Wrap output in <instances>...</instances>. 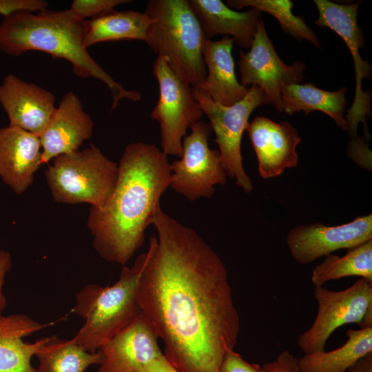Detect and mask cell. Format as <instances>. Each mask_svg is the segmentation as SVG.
<instances>
[{
	"label": "cell",
	"mask_w": 372,
	"mask_h": 372,
	"mask_svg": "<svg viewBox=\"0 0 372 372\" xmlns=\"http://www.w3.org/2000/svg\"><path fill=\"white\" fill-rule=\"evenodd\" d=\"M314 3L318 10V18L315 24L329 28L338 34L352 55L355 72V92L346 118L351 141L360 138L357 134V127L360 122L364 125V138L369 140L366 118L371 114V96L370 91L362 90V81L370 78L371 66L362 59L359 53V49L364 45L362 32L357 22L360 1L344 5L327 0H315Z\"/></svg>",
	"instance_id": "cell-11"
},
{
	"label": "cell",
	"mask_w": 372,
	"mask_h": 372,
	"mask_svg": "<svg viewBox=\"0 0 372 372\" xmlns=\"http://www.w3.org/2000/svg\"><path fill=\"white\" fill-rule=\"evenodd\" d=\"M191 132L182 142L179 160L170 163L169 187L193 202L211 198L216 185H224L227 174L218 149L209 147L210 125L200 120L191 125Z\"/></svg>",
	"instance_id": "cell-10"
},
{
	"label": "cell",
	"mask_w": 372,
	"mask_h": 372,
	"mask_svg": "<svg viewBox=\"0 0 372 372\" xmlns=\"http://www.w3.org/2000/svg\"><path fill=\"white\" fill-rule=\"evenodd\" d=\"M147 372H177L166 360L164 355L154 360L148 366Z\"/></svg>",
	"instance_id": "cell-33"
},
{
	"label": "cell",
	"mask_w": 372,
	"mask_h": 372,
	"mask_svg": "<svg viewBox=\"0 0 372 372\" xmlns=\"http://www.w3.org/2000/svg\"><path fill=\"white\" fill-rule=\"evenodd\" d=\"M12 265L11 256L9 252L0 251V316H2L6 307V299L3 293V285L6 273Z\"/></svg>",
	"instance_id": "cell-32"
},
{
	"label": "cell",
	"mask_w": 372,
	"mask_h": 372,
	"mask_svg": "<svg viewBox=\"0 0 372 372\" xmlns=\"http://www.w3.org/2000/svg\"><path fill=\"white\" fill-rule=\"evenodd\" d=\"M219 372H265L258 364H251L234 350L225 355Z\"/></svg>",
	"instance_id": "cell-30"
},
{
	"label": "cell",
	"mask_w": 372,
	"mask_h": 372,
	"mask_svg": "<svg viewBox=\"0 0 372 372\" xmlns=\"http://www.w3.org/2000/svg\"><path fill=\"white\" fill-rule=\"evenodd\" d=\"M54 200L60 203H89L101 207L110 197L118 176V165L94 144L62 154L44 172Z\"/></svg>",
	"instance_id": "cell-6"
},
{
	"label": "cell",
	"mask_w": 372,
	"mask_h": 372,
	"mask_svg": "<svg viewBox=\"0 0 372 372\" xmlns=\"http://www.w3.org/2000/svg\"><path fill=\"white\" fill-rule=\"evenodd\" d=\"M346 372H372V352L358 360Z\"/></svg>",
	"instance_id": "cell-34"
},
{
	"label": "cell",
	"mask_w": 372,
	"mask_h": 372,
	"mask_svg": "<svg viewBox=\"0 0 372 372\" xmlns=\"http://www.w3.org/2000/svg\"><path fill=\"white\" fill-rule=\"evenodd\" d=\"M17 11L3 17L0 23V50L10 56L28 51L48 53L65 59L74 74L81 78L93 77L109 88L114 110L122 99L139 101L141 94L130 90L116 81L90 55L83 45L84 21L69 9L63 11Z\"/></svg>",
	"instance_id": "cell-3"
},
{
	"label": "cell",
	"mask_w": 372,
	"mask_h": 372,
	"mask_svg": "<svg viewBox=\"0 0 372 372\" xmlns=\"http://www.w3.org/2000/svg\"><path fill=\"white\" fill-rule=\"evenodd\" d=\"M152 71L159 98L150 116L159 123L162 151L180 158L187 130L204 114L194 96L193 87L177 75L164 57L157 56Z\"/></svg>",
	"instance_id": "cell-9"
},
{
	"label": "cell",
	"mask_w": 372,
	"mask_h": 372,
	"mask_svg": "<svg viewBox=\"0 0 372 372\" xmlns=\"http://www.w3.org/2000/svg\"><path fill=\"white\" fill-rule=\"evenodd\" d=\"M48 3L43 0H0V15L17 11H46Z\"/></svg>",
	"instance_id": "cell-29"
},
{
	"label": "cell",
	"mask_w": 372,
	"mask_h": 372,
	"mask_svg": "<svg viewBox=\"0 0 372 372\" xmlns=\"http://www.w3.org/2000/svg\"><path fill=\"white\" fill-rule=\"evenodd\" d=\"M152 20L145 43L192 87L202 85L207 70L206 38L187 0H149L145 12Z\"/></svg>",
	"instance_id": "cell-5"
},
{
	"label": "cell",
	"mask_w": 372,
	"mask_h": 372,
	"mask_svg": "<svg viewBox=\"0 0 372 372\" xmlns=\"http://www.w3.org/2000/svg\"><path fill=\"white\" fill-rule=\"evenodd\" d=\"M194 96L209 121L227 176L245 193L251 192L253 184L242 165L241 141L248 119L258 106L269 103L263 90L251 85L244 99L230 105H223L211 99L205 91L193 87Z\"/></svg>",
	"instance_id": "cell-7"
},
{
	"label": "cell",
	"mask_w": 372,
	"mask_h": 372,
	"mask_svg": "<svg viewBox=\"0 0 372 372\" xmlns=\"http://www.w3.org/2000/svg\"><path fill=\"white\" fill-rule=\"evenodd\" d=\"M262 368L265 372H301L298 358L288 350L281 352L275 360L264 363Z\"/></svg>",
	"instance_id": "cell-31"
},
{
	"label": "cell",
	"mask_w": 372,
	"mask_h": 372,
	"mask_svg": "<svg viewBox=\"0 0 372 372\" xmlns=\"http://www.w3.org/2000/svg\"><path fill=\"white\" fill-rule=\"evenodd\" d=\"M130 2V0H74L69 10L77 19L84 21L113 11L116 6Z\"/></svg>",
	"instance_id": "cell-28"
},
{
	"label": "cell",
	"mask_w": 372,
	"mask_h": 372,
	"mask_svg": "<svg viewBox=\"0 0 372 372\" xmlns=\"http://www.w3.org/2000/svg\"><path fill=\"white\" fill-rule=\"evenodd\" d=\"M35 356L39 360L35 372H84L92 365H99L103 359L100 351L88 352L72 339L56 336L48 337Z\"/></svg>",
	"instance_id": "cell-25"
},
{
	"label": "cell",
	"mask_w": 372,
	"mask_h": 372,
	"mask_svg": "<svg viewBox=\"0 0 372 372\" xmlns=\"http://www.w3.org/2000/svg\"><path fill=\"white\" fill-rule=\"evenodd\" d=\"M256 154L258 174L264 179L280 176L298 165L296 147L301 142L297 130L289 122H275L256 116L246 130Z\"/></svg>",
	"instance_id": "cell-15"
},
{
	"label": "cell",
	"mask_w": 372,
	"mask_h": 372,
	"mask_svg": "<svg viewBox=\"0 0 372 372\" xmlns=\"http://www.w3.org/2000/svg\"><path fill=\"white\" fill-rule=\"evenodd\" d=\"M349 276H360L372 282V239L339 256L329 254L312 271L311 280L314 287Z\"/></svg>",
	"instance_id": "cell-26"
},
{
	"label": "cell",
	"mask_w": 372,
	"mask_h": 372,
	"mask_svg": "<svg viewBox=\"0 0 372 372\" xmlns=\"http://www.w3.org/2000/svg\"><path fill=\"white\" fill-rule=\"evenodd\" d=\"M137 300L177 372H219L240 317L225 264L193 229L165 213L152 221Z\"/></svg>",
	"instance_id": "cell-1"
},
{
	"label": "cell",
	"mask_w": 372,
	"mask_h": 372,
	"mask_svg": "<svg viewBox=\"0 0 372 372\" xmlns=\"http://www.w3.org/2000/svg\"><path fill=\"white\" fill-rule=\"evenodd\" d=\"M158 340L141 311L99 350L103 357L99 372H147L149 365L163 355Z\"/></svg>",
	"instance_id": "cell-14"
},
{
	"label": "cell",
	"mask_w": 372,
	"mask_h": 372,
	"mask_svg": "<svg viewBox=\"0 0 372 372\" xmlns=\"http://www.w3.org/2000/svg\"><path fill=\"white\" fill-rule=\"evenodd\" d=\"M168 156L155 145H127L118 165L114 189L103 206L91 207L87 226L96 252L125 265L143 245L160 199L169 187Z\"/></svg>",
	"instance_id": "cell-2"
},
{
	"label": "cell",
	"mask_w": 372,
	"mask_h": 372,
	"mask_svg": "<svg viewBox=\"0 0 372 372\" xmlns=\"http://www.w3.org/2000/svg\"><path fill=\"white\" fill-rule=\"evenodd\" d=\"M347 340L330 351L304 354L298 358L301 372H346L358 360L372 352V327L349 329Z\"/></svg>",
	"instance_id": "cell-24"
},
{
	"label": "cell",
	"mask_w": 372,
	"mask_h": 372,
	"mask_svg": "<svg viewBox=\"0 0 372 372\" xmlns=\"http://www.w3.org/2000/svg\"><path fill=\"white\" fill-rule=\"evenodd\" d=\"M229 8L241 9L254 8L273 16L281 28L292 37L300 41L306 40L317 48L321 44L314 32L305 23L304 18L295 16L291 12L293 1L290 0H228Z\"/></svg>",
	"instance_id": "cell-27"
},
{
	"label": "cell",
	"mask_w": 372,
	"mask_h": 372,
	"mask_svg": "<svg viewBox=\"0 0 372 372\" xmlns=\"http://www.w3.org/2000/svg\"><path fill=\"white\" fill-rule=\"evenodd\" d=\"M152 19L145 13L133 10L111 11L84 21L83 45L121 40L145 41Z\"/></svg>",
	"instance_id": "cell-23"
},
{
	"label": "cell",
	"mask_w": 372,
	"mask_h": 372,
	"mask_svg": "<svg viewBox=\"0 0 372 372\" xmlns=\"http://www.w3.org/2000/svg\"><path fill=\"white\" fill-rule=\"evenodd\" d=\"M238 66L240 84L254 85L265 92L269 103L282 112L281 88L288 84L300 83L304 79L305 65L299 61L287 65L280 59L267 35L264 21L260 19L249 50L240 52Z\"/></svg>",
	"instance_id": "cell-12"
},
{
	"label": "cell",
	"mask_w": 372,
	"mask_h": 372,
	"mask_svg": "<svg viewBox=\"0 0 372 372\" xmlns=\"http://www.w3.org/2000/svg\"><path fill=\"white\" fill-rule=\"evenodd\" d=\"M52 323H41L25 314L0 316V372H35L32 358L48 338L33 343L24 337L39 331Z\"/></svg>",
	"instance_id": "cell-21"
},
{
	"label": "cell",
	"mask_w": 372,
	"mask_h": 372,
	"mask_svg": "<svg viewBox=\"0 0 372 372\" xmlns=\"http://www.w3.org/2000/svg\"><path fill=\"white\" fill-rule=\"evenodd\" d=\"M207 39L218 35L231 36L239 47L250 48L261 12L250 8L236 11L220 0H187Z\"/></svg>",
	"instance_id": "cell-19"
},
{
	"label": "cell",
	"mask_w": 372,
	"mask_h": 372,
	"mask_svg": "<svg viewBox=\"0 0 372 372\" xmlns=\"http://www.w3.org/2000/svg\"><path fill=\"white\" fill-rule=\"evenodd\" d=\"M346 92L345 87L337 91H327L311 83L285 85L280 92L282 110L290 115L301 111L309 114L318 110L331 117L340 127L347 130L348 125L344 116Z\"/></svg>",
	"instance_id": "cell-22"
},
{
	"label": "cell",
	"mask_w": 372,
	"mask_h": 372,
	"mask_svg": "<svg viewBox=\"0 0 372 372\" xmlns=\"http://www.w3.org/2000/svg\"><path fill=\"white\" fill-rule=\"evenodd\" d=\"M371 239L370 214L336 226L319 223L296 226L289 231L286 242L293 259L304 265L336 250L350 249Z\"/></svg>",
	"instance_id": "cell-13"
},
{
	"label": "cell",
	"mask_w": 372,
	"mask_h": 372,
	"mask_svg": "<svg viewBox=\"0 0 372 372\" xmlns=\"http://www.w3.org/2000/svg\"><path fill=\"white\" fill-rule=\"evenodd\" d=\"M234 39L229 36L220 40L206 39L203 50L206 79L197 88L206 92L213 101L223 105H232L245 97L249 88L237 80L232 48Z\"/></svg>",
	"instance_id": "cell-20"
},
{
	"label": "cell",
	"mask_w": 372,
	"mask_h": 372,
	"mask_svg": "<svg viewBox=\"0 0 372 372\" xmlns=\"http://www.w3.org/2000/svg\"><path fill=\"white\" fill-rule=\"evenodd\" d=\"M93 125L78 95L72 91L65 93L39 136L41 164L79 150L83 142L92 136Z\"/></svg>",
	"instance_id": "cell-17"
},
{
	"label": "cell",
	"mask_w": 372,
	"mask_h": 372,
	"mask_svg": "<svg viewBox=\"0 0 372 372\" xmlns=\"http://www.w3.org/2000/svg\"><path fill=\"white\" fill-rule=\"evenodd\" d=\"M313 296L318 304L316 318L297 339L304 354L324 351L330 335L343 325L372 327V282L366 279L361 278L341 291L314 287Z\"/></svg>",
	"instance_id": "cell-8"
},
{
	"label": "cell",
	"mask_w": 372,
	"mask_h": 372,
	"mask_svg": "<svg viewBox=\"0 0 372 372\" xmlns=\"http://www.w3.org/2000/svg\"><path fill=\"white\" fill-rule=\"evenodd\" d=\"M146 257L141 254L132 267H123L113 285L90 284L76 293L72 311L85 322L72 340L82 349L98 351L139 314L137 287Z\"/></svg>",
	"instance_id": "cell-4"
},
{
	"label": "cell",
	"mask_w": 372,
	"mask_h": 372,
	"mask_svg": "<svg viewBox=\"0 0 372 372\" xmlns=\"http://www.w3.org/2000/svg\"><path fill=\"white\" fill-rule=\"evenodd\" d=\"M0 104L8 116L9 126L39 137L56 109L55 96L51 92L12 74L0 85Z\"/></svg>",
	"instance_id": "cell-16"
},
{
	"label": "cell",
	"mask_w": 372,
	"mask_h": 372,
	"mask_svg": "<svg viewBox=\"0 0 372 372\" xmlns=\"http://www.w3.org/2000/svg\"><path fill=\"white\" fill-rule=\"evenodd\" d=\"M39 136L21 128L0 129V176L17 194L33 182L34 174L41 164Z\"/></svg>",
	"instance_id": "cell-18"
}]
</instances>
